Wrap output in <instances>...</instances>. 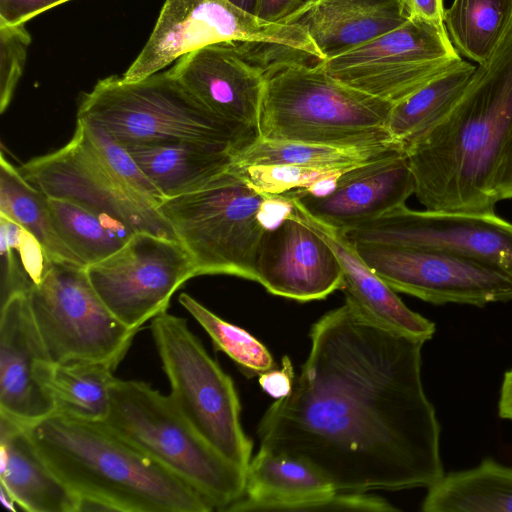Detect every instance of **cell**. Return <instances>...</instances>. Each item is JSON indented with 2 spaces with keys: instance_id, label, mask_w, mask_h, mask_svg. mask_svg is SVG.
<instances>
[{
  "instance_id": "6da1fadb",
  "label": "cell",
  "mask_w": 512,
  "mask_h": 512,
  "mask_svg": "<svg viewBox=\"0 0 512 512\" xmlns=\"http://www.w3.org/2000/svg\"><path fill=\"white\" fill-rule=\"evenodd\" d=\"M310 343L290 393L259 422V449L306 463L342 493L438 481L440 424L422 382L425 342L345 301L312 325Z\"/></svg>"
},
{
  "instance_id": "7a4b0ae2",
  "label": "cell",
  "mask_w": 512,
  "mask_h": 512,
  "mask_svg": "<svg viewBox=\"0 0 512 512\" xmlns=\"http://www.w3.org/2000/svg\"><path fill=\"white\" fill-rule=\"evenodd\" d=\"M512 131V34L476 67L461 98L403 148L428 210L494 213L493 182Z\"/></svg>"
},
{
  "instance_id": "3957f363",
  "label": "cell",
  "mask_w": 512,
  "mask_h": 512,
  "mask_svg": "<svg viewBox=\"0 0 512 512\" xmlns=\"http://www.w3.org/2000/svg\"><path fill=\"white\" fill-rule=\"evenodd\" d=\"M26 429L48 467L78 496V512L214 510L192 485L103 422L52 413Z\"/></svg>"
},
{
  "instance_id": "277c9868",
  "label": "cell",
  "mask_w": 512,
  "mask_h": 512,
  "mask_svg": "<svg viewBox=\"0 0 512 512\" xmlns=\"http://www.w3.org/2000/svg\"><path fill=\"white\" fill-rule=\"evenodd\" d=\"M393 104L339 82L317 63L285 61L265 72L259 137L357 149L399 146L388 131Z\"/></svg>"
},
{
  "instance_id": "5b68a950",
  "label": "cell",
  "mask_w": 512,
  "mask_h": 512,
  "mask_svg": "<svg viewBox=\"0 0 512 512\" xmlns=\"http://www.w3.org/2000/svg\"><path fill=\"white\" fill-rule=\"evenodd\" d=\"M77 119L100 127L122 145L200 141L237 155L259 137L213 113L168 70L133 82L116 75L99 80L83 94Z\"/></svg>"
},
{
  "instance_id": "8992f818",
  "label": "cell",
  "mask_w": 512,
  "mask_h": 512,
  "mask_svg": "<svg viewBox=\"0 0 512 512\" xmlns=\"http://www.w3.org/2000/svg\"><path fill=\"white\" fill-rule=\"evenodd\" d=\"M110 430L226 509L245 491L246 472L218 453L189 423L170 395L148 383L116 379L102 421Z\"/></svg>"
},
{
  "instance_id": "52a82bcc",
  "label": "cell",
  "mask_w": 512,
  "mask_h": 512,
  "mask_svg": "<svg viewBox=\"0 0 512 512\" xmlns=\"http://www.w3.org/2000/svg\"><path fill=\"white\" fill-rule=\"evenodd\" d=\"M265 197L231 167L203 190L162 199L158 209L189 253L196 276L257 281V255L266 232L259 210Z\"/></svg>"
},
{
  "instance_id": "ba28073f",
  "label": "cell",
  "mask_w": 512,
  "mask_h": 512,
  "mask_svg": "<svg viewBox=\"0 0 512 512\" xmlns=\"http://www.w3.org/2000/svg\"><path fill=\"white\" fill-rule=\"evenodd\" d=\"M151 332L178 409L218 453L246 472L253 443L242 428L240 400L231 377L184 318L165 311L152 319Z\"/></svg>"
},
{
  "instance_id": "9c48e42d",
  "label": "cell",
  "mask_w": 512,
  "mask_h": 512,
  "mask_svg": "<svg viewBox=\"0 0 512 512\" xmlns=\"http://www.w3.org/2000/svg\"><path fill=\"white\" fill-rule=\"evenodd\" d=\"M218 43L279 47L313 61L325 59L299 25L264 20L229 0H165L150 37L121 77L127 82L141 80L190 52Z\"/></svg>"
},
{
  "instance_id": "30bf717a",
  "label": "cell",
  "mask_w": 512,
  "mask_h": 512,
  "mask_svg": "<svg viewBox=\"0 0 512 512\" xmlns=\"http://www.w3.org/2000/svg\"><path fill=\"white\" fill-rule=\"evenodd\" d=\"M28 297L37 328L54 362H102L115 370L138 332L110 312L84 267L52 262Z\"/></svg>"
},
{
  "instance_id": "8fae6325",
  "label": "cell",
  "mask_w": 512,
  "mask_h": 512,
  "mask_svg": "<svg viewBox=\"0 0 512 512\" xmlns=\"http://www.w3.org/2000/svg\"><path fill=\"white\" fill-rule=\"evenodd\" d=\"M22 175L47 197L70 200L123 224L179 241L158 206L136 192L106 165L77 121L72 139L62 148L19 167Z\"/></svg>"
},
{
  "instance_id": "7c38bea8",
  "label": "cell",
  "mask_w": 512,
  "mask_h": 512,
  "mask_svg": "<svg viewBox=\"0 0 512 512\" xmlns=\"http://www.w3.org/2000/svg\"><path fill=\"white\" fill-rule=\"evenodd\" d=\"M461 60L450 38L420 21L317 63L334 79L396 103Z\"/></svg>"
},
{
  "instance_id": "4fadbf2b",
  "label": "cell",
  "mask_w": 512,
  "mask_h": 512,
  "mask_svg": "<svg viewBox=\"0 0 512 512\" xmlns=\"http://www.w3.org/2000/svg\"><path fill=\"white\" fill-rule=\"evenodd\" d=\"M352 244L392 289L423 301L477 307L512 301V273L497 265L434 249Z\"/></svg>"
},
{
  "instance_id": "5bb4252c",
  "label": "cell",
  "mask_w": 512,
  "mask_h": 512,
  "mask_svg": "<svg viewBox=\"0 0 512 512\" xmlns=\"http://www.w3.org/2000/svg\"><path fill=\"white\" fill-rule=\"evenodd\" d=\"M89 280L110 312L126 327L167 311L174 292L196 276L179 241L136 232L115 253L86 267Z\"/></svg>"
},
{
  "instance_id": "9a60e30c",
  "label": "cell",
  "mask_w": 512,
  "mask_h": 512,
  "mask_svg": "<svg viewBox=\"0 0 512 512\" xmlns=\"http://www.w3.org/2000/svg\"><path fill=\"white\" fill-rule=\"evenodd\" d=\"M342 234L352 243L440 250L512 273V223L495 212L413 210L402 205Z\"/></svg>"
},
{
  "instance_id": "2e32d148",
  "label": "cell",
  "mask_w": 512,
  "mask_h": 512,
  "mask_svg": "<svg viewBox=\"0 0 512 512\" xmlns=\"http://www.w3.org/2000/svg\"><path fill=\"white\" fill-rule=\"evenodd\" d=\"M414 188L406 153L395 148L345 170L325 196L301 190L280 195L319 223L344 233L405 205Z\"/></svg>"
},
{
  "instance_id": "e0dca14e",
  "label": "cell",
  "mask_w": 512,
  "mask_h": 512,
  "mask_svg": "<svg viewBox=\"0 0 512 512\" xmlns=\"http://www.w3.org/2000/svg\"><path fill=\"white\" fill-rule=\"evenodd\" d=\"M256 274V282L269 293L300 302L324 299L344 286L337 255L294 210L264 233Z\"/></svg>"
},
{
  "instance_id": "ac0fdd59",
  "label": "cell",
  "mask_w": 512,
  "mask_h": 512,
  "mask_svg": "<svg viewBox=\"0 0 512 512\" xmlns=\"http://www.w3.org/2000/svg\"><path fill=\"white\" fill-rule=\"evenodd\" d=\"M168 72L213 113L259 133L265 72L233 44L190 52Z\"/></svg>"
},
{
  "instance_id": "d6986e66",
  "label": "cell",
  "mask_w": 512,
  "mask_h": 512,
  "mask_svg": "<svg viewBox=\"0 0 512 512\" xmlns=\"http://www.w3.org/2000/svg\"><path fill=\"white\" fill-rule=\"evenodd\" d=\"M28 294H16L0 306V416L24 427L54 412L35 376L37 363L50 358Z\"/></svg>"
},
{
  "instance_id": "ffe728a7",
  "label": "cell",
  "mask_w": 512,
  "mask_h": 512,
  "mask_svg": "<svg viewBox=\"0 0 512 512\" xmlns=\"http://www.w3.org/2000/svg\"><path fill=\"white\" fill-rule=\"evenodd\" d=\"M347 509V495L311 466L259 449L246 470L244 495L226 511Z\"/></svg>"
},
{
  "instance_id": "44dd1931",
  "label": "cell",
  "mask_w": 512,
  "mask_h": 512,
  "mask_svg": "<svg viewBox=\"0 0 512 512\" xmlns=\"http://www.w3.org/2000/svg\"><path fill=\"white\" fill-rule=\"evenodd\" d=\"M294 213L320 234L337 255L343 270L345 301L361 316L388 330L424 342L433 337L435 324L408 308L396 291L361 259L341 232L319 223L296 206Z\"/></svg>"
},
{
  "instance_id": "7402d4cb",
  "label": "cell",
  "mask_w": 512,
  "mask_h": 512,
  "mask_svg": "<svg viewBox=\"0 0 512 512\" xmlns=\"http://www.w3.org/2000/svg\"><path fill=\"white\" fill-rule=\"evenodd\" d=\"M408 20L401 0H305L281 22L303 27L326 59Z\"/></svg>"
},
{
  "instance_id": "603a6c76",
  "label": "cell",
  "mask_w": 512,
  "mask_h": 512,
  "mask_svg": "<svg viewBox=\"0 0 512 512\" xmlns=\"http://www.w3.org/2000/svg\"><path fill=\"white\" fill-rule=\"evenodd\" d=\"M0 482L28 512H78L79 498L48 467L26 427L0 416Z\"/></svg>"
},
{
  "instance_id": "cb8c5ba5",
  "label": "cell",
  "mask_w": 512,
  "mask_h": 512,
  "mask_svg": "<svg viewBox=\"0 0 512 512\" xmlns=\"http://www.w3.org/2000/svg\"><path fill=\"white\" fill-rule=\"evenodd\" d=\"M164 198L203 190L228 172L235 153L200 141L123 145Z\"/></svg>"
},
{
  "instance_id": "d4e9b609",
  "label": "cell",
  "mask_w": 512,
  "mask_h": 512,
  "mask_svg": "<svg viewBox=\"0 0 512 512\" xmlns=\"http://www.w3.org/2000/svg\"><path fill=\"white\" fill-rule=\"evenodd\" d=\"M108 364L94 361H40L35 376L53 403L54 412L102 422L109 413L111 389L117 379Z\"/></svg>"
},
{
  "instance_id": "484cf974",
  "label": "cell",
  "mask_w": 512,
  "mask_h": 512,
  "mask_svg": "<svg viewBox=\"0 0 512 512\" xmlns=\"http://www.w3.org/2000/svg\"><path fill=\"white\" fill-rule=\"evenodd\" d=\"M424 512H512V467L485 458L427 488Z\"/></svg>"
},
{
  "instance_id": "4316f807",
  "label": "cell",
  "mask_w": 512,
  "mask_h": 512,
  "mask_svg": "<svg viewBox=\"0 0 512 512\" xmlns=\"http://www.w3.org/2000/svg\"><path fill=\"white\" fill-rule=\"evenodd\" d=\"M476 67L462 59L393 104L388 131L402 149L440 122L464 93Z\"/></svg>"
},
{
  "instance_id": "83f0119b",
  "label": "cell",
  "mask_w": 512,
  "mask_h": 512,
  "mask_svg": "<svg viewBox=\"0 0 512 512\" xmlns=\"http://www.w3.org/2000/svg\"><path fill=\"white\" fill-rule=\"evenodd\" d=\"M0 215L34 236L52 262L86 268L59 236L50 212L48 197L33 186L0 155Z\"/></svg>"
},
{
  "instance_id": "f1b7e54d",
  "label": "cell",
  "mask_w": 512,
  "mask_h": 512,
  "mask_svg": "<svg viewBox=\"0 0 512 512\" xmlns=\"http://www.w3.org/2000/svg\"><path fill=\"white\" fill-rule=\"evenodd\" d=\"M444 22L457 52L484 65L512 34V0H454Z\"/></svg>"
},
{
  "instance_id": "f546056e",
  "label": "cell",
  "mask_w": 512,
  "mask_h": 512,
  "mask_svg": "<svg viewBox=\"0 0 512 512\" xmlns=\"http://www.w3.org/2000/svg\"><path fill=\"white\" fill-rule=\"evenodd\" d=\"M48 203L59 236L86 267L118 251L136 233L70 200L48 197Z\"/></svg>"
},
{
  "instance_id": "4dcf8cb0",
  "label": "cell",
  "mask_w": 512,
  "mask_h": 512,
  "mask_svg": "<svg viewBox=\"0 0 512 512\" xmlns=\"http://www.w3.org/2000/svg\"><path fill=\"white\" fill-rule=\"evenodd\" d=\"M399 146L357 149L258 137L234 157V166L294 165L314 169L347 170Z\"/></svg>"
},
{
  "instance_id": "1f68e13d",
  "label": "cell",
  "mask_w": 512,
  "mask_h": 512,
  "mask_svg": "<svg viewBox=\"0 0 512 512\" xmlns=\"http://www.w3.org/2000/svg\"><path fill=\"white\" fill-rule=\"evenodd\" d=\"M179 302L210 336L214 347L228 355L243 372L259 375L275 368L269 350L246 330L223 320L189 294L182 293Z\"/></svg>"
},
{
  "instance_id": "d6a6232c",
  "label": "cell",
  "mask_w": 512,
  "mask_h": 512,
  "mask_svg": "<svg viewBox=\"0 0 512 512\" xmlns=\"http://www.w3.org/2000/svg\"><path fill=\"white\" fill-rule=\"evenodd\" d=\"M232 169L254 189L269 195H280L294 190L309 192L322 180L339 176L345 171L314 169L294 165H251L238 167L232 164Z\"/></svg>"
},
{
  "instance_id": "836d02e7",
  "label": "cell",
  "mask_w": 512,
  "mask_h": 512,
  "mask_svg": "<svg viewBox=\"0 0 512 512\" xmlns=\"http://www.w3.org/2000/svg\"><path fill=\"white\" fill-rule=\"evenodd\" d=\"M77 121L82 123L93 146L111 171L136 192L159 206L163 199L162 194L128 150L100 127L81 119Z\"/></svg>"
},
{
  "instance_id": "e575fe53",
  "label": "cell",
  "mask_w": 512,
  "mask_h": 512,
  "mask_svg": "<svg viewBox=\"0 0 512 512\" xmlns=\"http://www.w3.org/2000/svg\"><path fill=\"white\" fill-rule=\"evenodd\" d=\"M31 36L24 24H0V112L9 106L22 76Z\"/></svg>"
},
{
  "instance_id": "d590c367",
  "label": "cell",
  "mask_w": 512,
  "mask_h": 512,
  "mask_svg": "<svg viewBox=\"0 0 512 512\" xmlns=\"http://www.w3.org/2000/svg\"><path fill=\"white\" fill-rule=\"evenodd\" d=\"M0 237L16 250L33 285L38 284L52 263L38 240L20 225L2 215Z\"/></svg>"
},
{
  "instance_id": "8d00e7d4",
  "label": "cell",
  "mask_w": 512,
  "mask_h": 512,
  "mask_svg": "<svg viewBox=\"0 0 512 512\" xmlns=\"http://www.w3.org/2000/svg\"><path fill=\"white\" fill-rule=\"evenodd\" d=\"M16 254L0 237V306L16 294L29 293L34 286Z\"/></svg>"
},
{
  "instance_id": "74e56055",
  "label": "cell",
  "mask_w": 512,
  "mask_h": 512,
  "mask_svg": "<svg viewBox=\"0 0 512 512\" xmlns=\"http://www.w3.org/2000/svg\"><path fill=\"white\" fill-rule=\"evenodd\" d=\"M70 0H0V24L20 25Z\"/></svg>"
},
{
  "instance_id": "f35d334b",
  "label": "cell",
  "mask_w": 512,
  "mask_h": 512,
  "mask_svg": "<svg viewBox=\"0 0 512 512\" xmlns=\"http://www.w3.org/2000/svg\"><path fill=\"white\" fill-rule=\"evenodd\" d=\"M404 13L409 20L420 21L448 36L444 22L443 0H401Z\"/></svg>"
},
{
  "instance_id": "ab89813d",
  "label": "cell",
  "mask_w": 512,
  "mask_h": 512,
  "mask_svg": "<svg viewBox=\"0 0 512 512\" xmlns=\"http://www.w3.org/2000/svg\"><path fill=\"white\" fill-rule=\"evenodd\" d=\"M295 375L291 360L284 356L280 368H273L259 374L261 388L275 399L287 396L294 383Z\"/></svg>"
},
{
  "instance_id": "60d3db41",
  "label": "cell",
  "mask_w": 512,
  "mask_h": 512,
  "mask_svg": "<svg viewBox=\"0 0 512 512\" xmlns=\"http://www.w3.org/2000/svg\"><path fill=\"white\" fill-rule=\"evenodd\" d=\"M294 210V201L284 195L266 194L259 210V218L267 230L275 229Z\"/></svg>"
},
{
  "instance_id": "b9f144b4",
  "label": "cell",
  "mask_w": 512,
  "mask_h": 512,
  "mask_svg": "<svg viewBox=\"0 0 512 512\" xmlns=\"http://www.w3.org/2000/svg\"><path fill=\"white\" fill-rule=\"evenodd\" d=\"M493 192L497 202L512 199V131L494 178Z\"/></svg>"
},
{
  "instance_id": "7bdbcfd3",
  "label": "cell",
  "mask_w": 512,
  "mask_h": 512,
  "mask_svg": "<svg viewBox=\"0 0 512 512\" xmlns=\"http://www.w3.org/2000/svg\"><path fill=\"white\" fill-rule=\"evenodd\" d=\"M305 0H256L255 15L271 21L281 22L292 14Z\"/></svg>"
},
{
  "instance_id": "ee69618b",
  "label": "cell",
  "mask_w": 512,
  "mask_h": 512,
  "mask_svg": "<svg viewBox=\"0 0 512 512\" xmlns=\"http://www.w3.org/2000/svg\"><path fill=\"white\" fill-rule=\"evenodd\" d=\"M498 414L503 419L512 420V368L505 372L500 388Z\"/></svg>"
},
{
  "instance_id": "f6af8a7d",
  "label": "cell",
  "mask_w": 512,
  "mask_h": 512,
  "mask_svg": "<svg viewBox=\"0 0 512 512\" xmlns=\"http://www.w3.org/2000/svg\"><path fill=\"white\" fill-rule=\"evenodd\" d=\"M0 501L6 509L11 510L13 512L16 511V502L2 486L0 487Z\"/></svg>"
},
{
  "instance_id": "bcb514c9",
  "label": "cell",
  "mask_w": 512,
  "mask_h": 512,
  "mask_svg": "<svg viewBox=\"0 0 512 512\" xmlns=\"http://www.w3.org/2000/svg\"><path fill=\"white\" fill-rule=\"evenodd\" d=\"M235 5L255 14L256 0H229Z\"/></svg>"
}]
</instances>
